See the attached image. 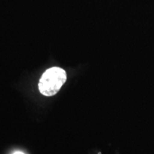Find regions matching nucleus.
Here are the masks:
<instances>
[{
	"mask_svg": "<svg viewBox=\"0 0 154 154\" xmlns=\"http://www.w3.org/2000/svg\"><path fill=\"white\" fill-rule=\"evenodd\" d=\"M66 73L60 67L48 69L42 74L38 83L40 93L46 96L55 95L66 81Z\"/></svg>",
	"mask_w": 154,
	"mask_h": 154,
	"instance_id": "f257e3e1",
	"label": "nucleus"
},
{
	"mask_svg": "<svg viewBox=\"0 0 154 154\" xmlns=\"http://www.w3.org/2000/svg\"><path fill=\"white\" fill-rule=\"evenodd\" d=\"M13 154H24V153H23V152H21V151H16V152H14Z\"/></svg>",
	"mask_w": 154,
	"mask_h": 154,
	"instance_id": "f03ea898",
	"label": "nucleus"
}]
</instances>
